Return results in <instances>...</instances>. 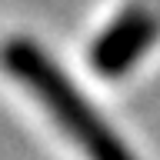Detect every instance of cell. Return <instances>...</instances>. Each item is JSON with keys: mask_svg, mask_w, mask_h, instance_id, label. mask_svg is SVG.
Wrapping results in <instances>:
<instances>
[{"mask_svg": "<svg viewBox=\"0 0 160 160\" xmlns=\"http://www.w3.org/2000/svg\"><path fill=\"white\" fill-rule=\"evenodd\" d=\"M153 37H157V20L143 7H130L97 37L90 50V63L103 77H120L140 60V53L153 43Z\"/></svg>", "mask_w": 160, "mask_h": 160, "instance_id": "2", "label": "cell"}, {"mask_svg": "<svg viewBox=\"0 0 160 160\" xmlns=\"http://www.w3.org/2000/svg\"><path fill=\"white\" fill-rule=\"evenodd\" d=\"M0 60L23 87H30L40 97V103L60 120V127L67 130L80 147L87 150L90 160H137L117 140V133L97 117L90 100L67 80V73L57 63H50V57L33 40H10L7 47L0 50Z\"/></svg>", "mask_w": 160, "mask_h": 160, "instance_id": "1", "label": "cell"}]
</instances>
